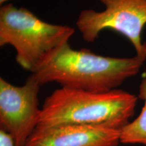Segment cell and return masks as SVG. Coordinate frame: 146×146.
<instances>
[{"mask_svg": "<svg viewBox=\"0 0 146 146\" xmlns=\"http://www.w3.org/2000/svg\"><path fill=\"white\" fill-rule=\"evenodd\" d=\"M99 1L104 10H83L76 22L84 41L94 43L102 31L111 29L129 39L136 55L146 57V42H142L141 39L146 25V0Z\"/></svg>", "mask_w": 146, "mask_h": 146, "instance_id": "4", "label": "cell"}, {"mask_svg": "<svg viewBox=\"0 0 146 146\" xmlns=\"http://www.w3.org/2000/svg\"><path fill=\"white\" fill-rule=\"evenodd\" d=\"M120 130L102 126L36 127L26 146H118Z\"/></svg>", "mask_w": 146, "mask_h": 146, "instance_id": "6", "label": "cell"}, {"mask_svg": "<svg viewBox=\"0 0 146 146\" xmlns=\"http://www.w3.org/2000/svg\"><path fill=\"white\" fill-rule=\"evenodd\" d=\"M74 31L68 25L46 23L28 9L12 3L0 8V46L13 47L16 62L31 73L68 42Z\"/></svg>", "mask_w": 146, "mask_h": 146, "instance_id": "3", "label": "cell"}, {"mask_svg": "<svg viewBox=\"0 0 146 146\" xmlns=\"http://www.w3.org/2000/svg\"><path fill=\"white\" fill-rule=\"evenodd\" d=\"M145 56L131 58L103 56L91 51L72 49L63 44L32 72L42 85L57 83L62 87L93 92L117 89L128 78L137 75Z\"/></svg>", "mask_w": 146, "mask_h": 146, "instance_id": "1", "label": "cell"}, {"mask_svg": "<svg viewBox=\"0 0 146 146\" xmlns=\"http://www.w3.org/2000/svg\"><path fill=\"white\" fill-rule=\"evenodd\" d=\"M137 99L118 89L93 92L61 87L45 98L37 127L72 124L120 130L134 115Z\"/></svg>", "mask_w": 146, "mask_h": 146, "instance_id": "2", "label": "cell"}, {"mask_svg": "<svg viewBox=\"0 0 146 146\" xmlns=\"http://www.w3.org/2000/svg\"><path fill=\"white\" fill-rule=\"evenodd\" d=\"M138 98L143 101L141 112L133 121L120 129V142L146 146V77L140 83Z\"/></svg>", "mask_w": 146, "mask_h": 146, "instance_id": "7", "label": "cell"}, {"mask_svg": "<svg viewBox=\"0 0 146 146\" xmlns=\"http://www.w3.org/2000/svg\"><path fill=\"white\" fill-rule=\"evenodd\" d=\"M10 1V0H0V5H3L5 4V3L8 2V1Z\"/></svg>", "mask_w": 146, "mask_h": 146, "instance_id": "9", "label": "cell"}, {"mask_svg": "<svg viewBox=\"0 0 146 146\" xmlns=\"http://www.w3.org/2000/svg\"><path fill=\"white\" fill-rule=\"evenodd\" d=\"M0 146H15L12 137L1 129H0Z\"/></svg>", "mask_w": 146, "mask_h": 146, "instance_id": "8", "label": "cell"}, {"mask_svg": "<svg viewBox=\"0 0 146 146\" xmlns=\"http://www.w3.org/2000/svg\"><path fill=\"white\" fill-rule=\"evenodd\" d=\"M41 87L32 73L21 86L0 78V129L12 137L15 146H26L38 126L41 112L38 99Z\"/></svg>", "mask_w": 146, "mask_h": 146, "instance_id": "5", "label": "cell"}]
</instances>
